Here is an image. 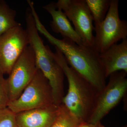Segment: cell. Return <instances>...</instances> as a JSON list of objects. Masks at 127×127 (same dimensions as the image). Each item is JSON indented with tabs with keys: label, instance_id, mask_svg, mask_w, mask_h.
Returning <instances> with one entry per match:
<instances>
[{
	"label": "cell",
	"instance_id": "obj_8",
	"mask_svg": "<svg viewBox=\"0 0 127 127\" xmlns=\"http://www.w3.org/2000/svg\"><path fill=\"white\" fill-rule=\"evenodd\" d=\"M56 4L72 22L83 43L94 46L93 18L86 0H59Z\"/></svg>",
	"mask_w": 127,
	"mask_h": 127
},
{
	"label": "cell",
	"instance_id": "obj_1",
	"mask_svg": "<svg viewBox=\"0 0 127 127\" xmlns=\"http://www.w3.org/2000/svg\"><path fill=\"white\" fill-rule=\"evenodd\" d=\"M34 18L38 31L61 52L68 65L98 92L102 90L106 86V77L100 53L95 47L84 44L79 45L68 39H57L48 31L38 15H34Z\"/></svg>",
	"mask_w": 127,
	"mask_h": 127
},
{
	"label": "cell",
	"instance_id": "obj_14",
	"mask_svg": "<svg viewBox=\"0 0 127 127\" xmlns=\"http://www.w3.org/2000/svg\"><path fill=\"white\" fill-rule=\"evenodd\" d=\"M81 122L63 103L58 106L51 127H77Z\"/></svg>",
	"mask_w": 127,
	"mask_h": 127
},
{
	"label": "cell",
	"instance_id": "obj_2",
	"mask_svg": "<svg viewBox=\"0 0 127 127\" xmlns=\"http://www.w3.org/2000/svg\"><path fill=\"white\" fill-rule=\"evenodd\" d=\"M53 55L62 69L68 83L67 94L62 103L81 122H88L98 92L70 66L61 52L56 47Z\"/></svg>",
	"mask_w": 127,
	"mask_h": 127
},
{
	"label": "cell",
	"instance_id": "obj_18",
	"mask_svg": "<svg viewBox=\"0 0 127 127\" xmlns=\"http://www.w3.org/2000/svg\"><path fill=\"white\" fill-rule=\"evenodd\" d=\"M77 127H105L99 122L95 123H92L88 122H82L77 126Z\"/></svg>",
	"mask_w": 127,
	"mask_h": 127
},
{
	"label": "cell",
	"instance_id": "obj_12",
	"mask_svg": "<svg viewBox=\"0 0 127 127\" xmlns=\"http://www.w3.org/2000/svg\"><path fill=\"white\" fill-rule=\"evenodd\" d=\"M43 8L52 17L50 25L53 32L61 34L63 38L70 39L79 45L83 44L65 14L61 10L57 8L56 2H50Z\"/></svg>",
	"mask_w": 127,
	"mask_h": 127
},
{
	"label": "cell",
	"instance_id": "obj_13",
	"mask_svg": "<svg viewBox=\"0 0 127 127\" xmlns=\"http://www.w3.org/2000/svg\"><path fill=\"white\" fill-rule=\"evenodd\" d=\"M16 12L6 2L0 0V36L7 31L21 25L16 20Z\"/></svg>",
	"mask_w": 127,
	"mask_h": 127
},
{
	"label": "cell",
	"instance_id": "obj_4",
	"mask_svg": "<svg viewBox=\"0 0 127 127\" xmlns=\"http://www.w3.org/2000/svg\"><path fill=\"white\" fill-rule=\"evenodd\" d=\"M54 104L52 89L49 82L38 69L20 96L16 100L9 102L7 108L16 114Z\"/></svg>",
	"mask_w": 127,
	"mask_h": 127
},
{
	"label": "cell",
	"instance_id": "obj_9",
	"mask_svg": "<svg viewBox=\"0 0 127 127\" xmlns=\"http://www.w3.org/2000/svg\"><path fill=\"white\" fill-rule=\"evenodd\" d=\"M28 34L21 25L0 36V71L9 75L17 60L29 45Z\"/></svg>",
	"mask_w": 127,
	"mask_h": 127
},
{
	"label": "cell",
	"instance_id": "obj_15",
	"mask_svg": "<svg viewBox=\"0 0 127 127\" xmlns=\"http://www.w3.org/2000/svg\"><path fill=\"white\" fill-rule=\"evenodd\" d=\"M95 25L104 20L109 10L111 0H86Z\"/></svg>",
	"mask_w": 127,
	"mask_h": 127
},
{
	"label": "cell",
	"instance_id": "obj_17",
	"mask_svg": "<svg viewBox=\"0 0 127 127\" xmlns=\"http://www.w3.org/2000/svg\"><path fill=\"white\" fill-rule=\"evenodd\" d=\"M9 102L6 79L0 71V111L7 108Z\"/></svg>",
	"mask_w": 127,
	"mask_h": 127
},
{
	"label": "cell",
	"instance_id": "obj_6",
	"mask_svg": "<svg viewBox=\"0 0 127 127\" xmlns=\"http://www.w3.org/2000/svg\"><path fill=\"white\" fill-rule=\"evenodd\" d=\"M127 73L120 71L114 73L109 76V82L98 93L93 111L88 122L95 123L100 122L126 95Z\"/></svg>",
	"mask_w": 127,
	"mask_h": 127
},
{
	"label": "cell",
	"instance_id": "obj_16",
	"mask_svg": "<svg viewBox=\"0 0 127 127\" xmlns=\"http://www.w3.org/2000/svg\"><path fill=\"white\" fill-rule=\"evenodd\" d=\"M15 115L7 108L0 111V127H17Z\"/></svg>",
	"mask_w": 127,
	"mask_h": 127
},
{
	"label": "cell",
	"instance_id": "obj_7",
	"mask_svg": "<svg viewBox=\"0 0 127 127\" xmlns=\"http://www.w3.org/2000/svg\"><path fill=\"white\" fill-rule=\"evenodd\" d=\"M38 69L34 51L28 45L17 60L6 79L10 102L19 97Z\"/></svg>",
	"mask_w": 127,
	"mask_h": 127
},
{
	"label": "cell",
	"instance_id": "obj_10",
	"mask_svg": "<svg viewBox=\"0 0 127 127\" xmlns=\"http://www.w3.org/2000/svg\"><path fill=\"white\" fill-rule=\"evenodd\" d=\"M58 106H50L23 111L15 115L17 127H51Z\"/></svg>",
	"mask_w": 127,
	"mask_h": 127
},
{
	"label": "cell",
	"instance_id": "obj_11",
	"mask_svg": "<svg viewBox=\"0 0 127 127\" xmlns=\"http://www.w3.org/2000/svg\"><path fill=\"white\" fill-rule=\"evenodd\" d=\"M100 57L106 78L116 72L127 73V39L100 53Z\"/></svg>",
	"mask_w": 127,
	"mask_h": 127
},
{
	"label": "cell",
	"instance_id": "obj_5",
	"mask_svg": "<svg viewBox=\"0 0 127 127\" xmlns=\"http://www.w3.org/2000/svg\"><path fill=\"white\" fill-rule=\"evenodd\" d=\"M119 2L118 0H111L104 20L95 25L94 46L100 53L119 41L127 39V22L119 17Z\"/></svg>",
	"mask_w": 127,
	"mask_h": 127
},
{
	"label": "cell",
	"instance_id": "obj_3",
	"mask_svg": "<svg viewBox=\"0 0 127 127\" xmlns=\"http://www.w3.org/2000/svg\"><path fill=\"white\" fill-rule=\"evenodd\" d=\"M26 30L29 44L35 53L37 68L46 78L52 89L54 102L61 103L64 97V74L61 66L48 46H45L39 36L30 7L26 15Z\"/></svg>",
	"mask_w": 127,
	"mask_h": 127
}]
</instances>
